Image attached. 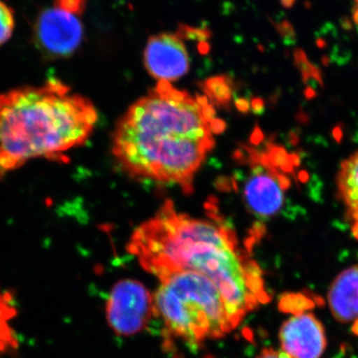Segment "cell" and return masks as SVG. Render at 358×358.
<instances>
[{
  "mask_svg": "<svg viewBox=\"0 0 358 358\" xmlns=\"http://www.w3.org/2000/svg\"><path fill=\"white\" fill-rule=\"evenodd\" d=\"M224 128L206 96L159 82L117 122L113 155L131 178L192 192L195 176Z\"/></svg>",
  "mask_w": 358,
  "mask_h": 358,
  "instance_id": "1",
  "label": "cell"
},
{
  "mask_svg": "<svg viewBox=\"0 0 358 358\" xmlns=\"http://www.w3.org/2000/svg\"><path fill=\"white\" fill-rule=\"evenodd\" d=\"M128 247L143 268L157 278L178 271L208 278L237 326L247 313L270 300L262 270L215 211L193 217L166 201L134 230Z\"/></svg>",
  "mask_w": 358,
  "mask_h": 358,
  "instance_id": "2",
  "label": "cell"
},
{
  "mask_svg": "<svg viewBox=\"0 0 358 358\" xmlns=\"http://www.w3.org/2000/svg\"><path fill=\"white\" fill-rule=\"evenodd\" d=\"M96 122L94 103L60 80L0 94V180L30 160L69 162Z\"/></svg>",
  "mask_w": 358,
  "mask_h": 358,
  "instance_id": "3",
  "label": "cell"
},
{
  "mask_svg": "<svg viewBox=\"0 0 358 358\" xmlns=\"http://www.w3.org/2000/svg\"><path fill=\"white\" fill-rule=\"evenodd\" d=\"M159 279L154 315L162 319L167 334L199 345L207 339L222 338L238 327L208 278L192 271H178Z\"/></svg>",
  "mask_w": 358,
  "mask_h": 358,
  "instance_id": "4",
  "label": "cell"
},
{
  "mask_svg": "<svg viewBox=\"0 0 358 358\" xmlns=\"http://www.w3.org/2000/svg\"><path fill=\"white\" fill-rule=\"evenodd\" d=\"M270 154L248 150L249 171L242 185V197L247 209L257 218L271 219L279 215L286 204L289 182L278 169Z\"/></svg>",
  "mask_w": 358,
  "mask_h": 358,
  "instance_id": "5",
  "label": "cell"
},
{
  "mask_svg": "<svg viewBox=\"0 0 358 358\" xmlns=\"http://www.w3.org/2000/svg\"><path fill=\"white\" fill-rule=\"evenodd\" d=\"M81 16L53 3L40 11L33 26V41L49 60L69 58L84 39Z\"/></svg>",
  "mask_w": 358,
  "mask_h": 358,
  "instance_id": "6",
  "label": "cell"
},
{
  "mask_svg": "<svg viewBox=\"0 0 358 358\" xmlns=\"http://www.w3.org/2000/svg\"><path fill=\"white\" fill-rule=\"evenodd\" d=\"M154 313V296L141 282L122 280L113 288L107 319L117 336H133L147 327Z\"/></svg>",
  "mask_w": 358,
  "mask_h": 358,
  "instance_id": "7",
  "label": "cell"
},
{
  "mask_svg": "<svg viewBox=\"0 0 358 358\" xmlns=\"http://www.w3.org/2000/svg\"><path fill=\"white\" fill-rule=\"evenodd\" d=\"M143 64L157 82L171 84L189 72V53L178 34L159 33L148 40Z\"/></svg>",
  "mask_w": 358,
  "mask_h": 358,
  "instance_id": "8",
  "label": "cell"
},
{
  "mask_svg": "<svg viewBox=\"0 0 358 358\" xmlns=\"http://www.w3.org/2000/svg\"><path fill=\"white\" fill-rule=\"evenodd\" d=\"M282 350L291 358H320L327 348L324 327L313 313H299L282 324Z\"/></svg>",
  "mask_w": 358,
  "mask_h": 358,
  "instance_id": "9",
  "label": "cell"
},
{
  "mask_svg": "<svg viewBox=\"0 0 358 358\" xmlns=\"http://www.w3.org/2000/svg\"><path fill=\"white\" fill-rule=\"evenodd\" d=\"M327 301L338 322H350L358 319V265L346 268L334 279Z\"/></svg>",
  "mask_w": 358,
  "mask_h": 358,
  "instance_id": "10",
  "label": "cell"
},
{
  "mask_svg": "<svg viewBox=\"0 0 358 358\" xmlns=\"http://www.w3.org/2000/svg\"><path fill=\"white\" fill-rule=\"evenodd\" d=\"M338 194L352 221V230L358 238V152L345 159L336 178Z\"/></svg>",
  "mask_w": 358,
  "mask_h": 358,
  "instance_id": "11",
  "label": "cell"
},
{
  "mask_svg": "<svg viewBox=\"0 0 358 358\" xmlns=\"http://www.w3.org/2000/svg\"><path fill=\"white\" fill-rule=\"evenodd\" d=\"M15 315L10 294L0 292V353L17 348V338L11 327V320Z\"/></svg>",
  "mask_w": 358,
  "mask_h": 358,
  "instance_id": "12",
  "label": "cell"
},
{
  "mask_svg": "<svg viewBox=\"0 0 358 358\" xmlns=\"http://www.w3.org/2000/svg\"><path fill=\"white\" fill-rule=\"evenodd\" d=\"M15 28L14 11L6 2L0 0V46L13 36Z\"/></svg>",
  "mask_w": 358,
  "mask_h": 358,
  "instance_id": "13",
  "label": "cell"
},
{
  "mask_svg": "<svg viewBox=\"0 0 358 358\" xmlns=\"http://www.w3.org/2000/svg\"><path fill=\"white\" fill-rule=\"evenodd\" d=\"M54 3L82 16L86 10L88 0H54Z\"/></svg>",
  "mask_w": 358,
  "mask_h": 358,
  "instance_id": "14",
  "label": "cell"
},
{
  "mask_svg": "<svg viewBox=\"0 0 358 358\" xmlns=\"http://www.w3.org/2000/svg\"><path fill=\"white\" fill-rule=\"evenodd\" d=\"M256 358H291L285 352H278L275 350H264L259 357Z\"/></svg>",
  "mask_w": 358,
  "mask_h": 358,
  "instance_id": "15",
  "label": "cell"
},
{
  "mask_svg": "<svg viewBox=\"0 0 358 358\" xmlns=\"http://www.w3.org/2000/svg\"><path fill=\"white\" fill-rule=\"evenodd\" d=\"M352 18L358 27V0H352Z\"/></svg>",
  "mask_w": 358,
  "mask_h": 358,
  "instance_id": "16",
  "label": "cell"
}]
</instances>
